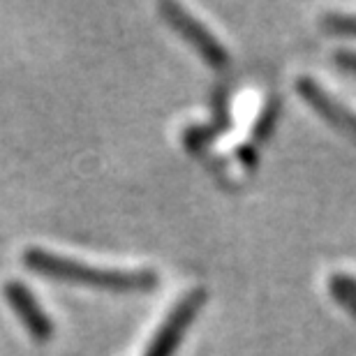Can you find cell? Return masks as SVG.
I'll return each mask as SVG.
<instances>
[{"label": "cell", "mask_w": 356, "mask_h": 356, "mask_svg": "<svg viewBox=\"0 0 356 356\" xmlns=\"http://www.w3.org/2000/svg\"><path fill=\"white\" fill-rule=\"evenodd\" d=\"M204 303V294L202 291H195V294H188L181 303L176 305V310L169 315V319L162 324V329L158 333V338L153 340L151 347H148L146 356H172L174 347L181 340L185 326L192 322L195 312L199 310V305Z\"/></svg>", "instance_id": "cell-2"}, {"label": "cell", "mask_w": 356, "mask_h": 356, "mask_svg": "<svg viewBox=\"0 0 356 356\" xmlns=\"http://www.w3.org/2000/svg\"><path fill=\"white\" fill-rule=\"evenodd\" d=\"M326 26L340 33H356V19L354 17H329Z\"/></svg>", "instance_id": "cell-6"}, {"label": "cell", "mask_w": 356, "mask_h": 356, "mask_svg": "<svg viewBox=\"0 0 356 356\" xmlns=\"http://www.w3.org/2000/svg\"><path fill=\"white\" fill-rule=\"evenodd\" d=\"M7 298H10L14 310L19 312V317L26 322V326L31 329L33 336L40 340H47L49 333H51V324H49V319L44 317V312H42L40 305L35 303L31 291L26 287H21V284H10V287H7Z\"/></svg>", "instance_id": "cell-4"}, {"label": "cell", "mask_w": 356, "mask_h": 356, "mask_svg": "<svg viewBox=\"0 0 356 356\" xmlns=\"http://www.w3.org/2000/svg\"><path fill=\"white\" fill-rule=\"evenodd\" d=\"M26 264L40 273L54 275L58 280H72L81 284L106 289H146L155 284V275L148 270H109V268H90L76 261L56 257V254L42 250H28Z\"/></svg>", "instance_id": "cell-1"}, {"label": "cell", "mask_w": 356, "mask_h": 356, "mask_svg": "<svg viewBox=\"0 0 356 356\" xmlns=\"http://www.w3.org/2000/svg\"><path fill=\"white\" fill-rule=\"evenodd\" d=\"M338 60L343 63L345 67L356 70V56L354 54H338Z\"/></svg>", "instance_id": "cell-7"}, {"label": "cell", "mask_w": 356, "mask_h": 356, "mask_svg": "<svg viewBox=\"0 0 356 356\" xmlns=\"http://www.w3.org/2000/svg\"><path fill=\"white\" fill-rule=\"evenodd\" d=\"M331 289L333 294H336V298H340L347 308H352L356 312V282L350 280V277L345 275H336L331 280Z\"/></svg>", "instance_id": "cell-5"}, {"label": "cell", "mask_w": 356, "mask_h": 356, "mask_svg": "<svg viewBox=\"0 0 356 356\" xmlns=\"http://www.w3.org/2000/svg\"><path fill=\"white\" fill-rule=\"evenodd\" d=\"M165 10H167L169 17H172L174 24H176L178 28H181V31H183L185 35H188V40L195 42L197 49L206 56V58H209L211 63H216V65H225V63H227L225 49L220 47L216 40L211 38V33H206L204 28L199 26L192 17H188V14H183V12H181V7L167 5Z\"/></svg>", "instance_id": "cell-3"}]
</instances>
